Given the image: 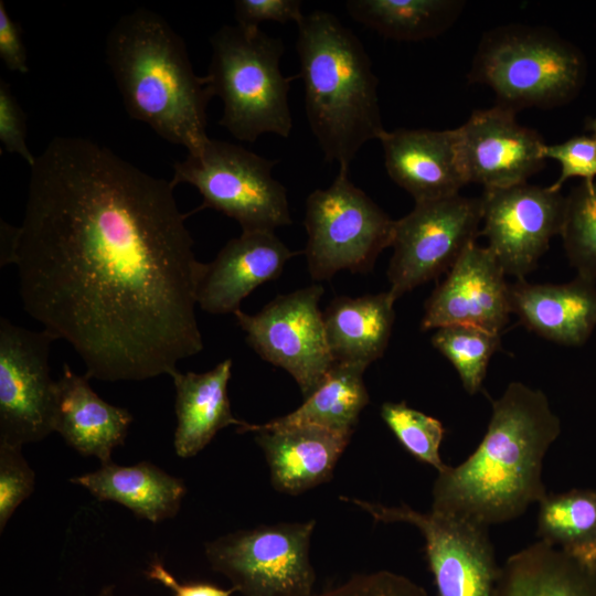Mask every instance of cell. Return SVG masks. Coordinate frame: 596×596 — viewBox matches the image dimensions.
Returning <instances> with one entry per match:
<instances>
[{
    "instance_id": "obj_1",
    "label": "cell",
    "mask_w": 596,
    "mask_h": 596,
    "mask_svg": "<svg viewBox=\"0 0 596 596\" xmlns=\"http://www.w3.org/2000/svg\"><path fill=\"white\" fill-rule=\"evenodd\" d=\"M13 264L24 310L102 381L171 375L203 349V269L171 181L82 137L30 166Z\"/></svg>"
},
{
    "instance_id": "obj_2",
    "label": "cell",
    "mask_w": 596,
    "mask_h": 596,
    "mask_svg": "<svg viewBox=\"0 0 596 596\" xmlns=\"http://www.w3.org/2000/svg\"><path fill=\"white\" fill-rule=\"evenodd\" d=\"M491 407L477 448L437 472L432 488V510L487 528L519 518L545 497L543 460L561 434L547 396L522 382H511Z\"/></svg>"
},
{
    "instance_id": "obj_3",
    "label": "cell",
    "mask_w": 596,
    "mask_h": 596,
    "mask_svg": "<svg viewBox=\"0 0 596 596\" xmlns=\"http://www.w3.org/2000/svg\"><path fill=\"white\" fill-rule=\"evenodd\" d=\"M105 51L127 113L188 153L202 150L210 140L206 107L214 95L168 22L142 8L125 14L110 30Z\"/></svg>"
},
{
    "instance_id": "obj_4",
    "label": "cell",
    "mask_w": 596,
    "mask_h": 596,
    "mask_svg": "<svg viewBox=\"0 0 596 596\" xmlns=\"http://www.w3.org/2000/svg\"><path fill=\"white\" fill-rule=\"evenodd\" d=\"M297 30L310 129L324 159L349 170L362 146L385 131L377 77L360 39L334 14H305Z\"/></svg>"
},
{
    "instance_id": "obj_5",
    "label": "cell",
    "mask_w": 596,
    "mask_h": 596,
    "mask_svg": "<svg viewBox=\"0 0 596 596\" xmlns=\"http://www.w3.org/2000/svg\"><path fill=\"white\" fill-rule=\"evenodd\" d=\"M207 78L223 103L219 124L242 141L263 134L288 138L292 129L290 82L280 70L284 44L258 30L223 25L210 39Z\"/></svg>"
},
{
    "instance_id": "obj_6",
    "label": "cell",
    "mask_w": 596,
    "mask_h": 596,
    "mask_svg": "<svg viewBox=\"0 0 596 596\" xmlns=\"http://www.w3.org/2000/svg\"><path fill=\"white\" fill-rule=\"evenodd\" d=\"M586 72L583 53L555 32L509 24L485 34L468 79L489 86L497 105L517 113L573 100L584 86Z\"/></svg>"
},
{
    "instance_id": "obj_7",
    "label": "cell",
    "mask_w": 596,
    "mask_h": 596,
    "mask_svg": "<svg viewBox=\"0 0 596 596\" xmlns=\"http://www.w3.org/2000/svg\"><path fill=\"white\" fill-rule=\"evenodd\" d=\"M392 220L368 194L339 172L327 189L306 200L307 266L315 280H328L341 270L370 272L380 253L391 246Z\"/></svg>"
},
{
    "instance_id": "obj_8",
    "label": "cell",
    "mask_w": 596,
    "mask_h": 596,
    "mask_svg": "<svg viewBox=\"0 0 596 596\" xmlns=\"http://www.w3.org/2000/svg\"><path fill=\"white\" fill-rule=\"evenodd\" d=\"M276 161L238 145L211 139L173 164L175 187L188 183L210 207L234 219L242 232L275 231L292 223L286 188L273 177Z\"/></svg>"
},
{
    "instance_id": "obj_9",
    "label": "cell",
    "mask_w": 596,
    "mask_h": 596,
    "mask_svg": "<svg viewBox=\"0 0 596 596\" xmlns=\"http://www.w3.org/2000/svg\"><path fill=\"white\" fill-rule=\"evenodd\" d=\"M315 520L238 530L205 545L213 571L243 596H310L316 573L310 562Z\"/></svg>"
},
{
    "instance_id": "obj_10",
    "label": "cell",
    "mask_w": 596,
    "mask_h": 596,
    "mask_svg": "<svg viewBox=\"0 0 596 596\" xmlns=\"http://www.w3.org/2000/svg\"><path fill=\"white\" fill-rule=\"evenodd\" d=\"M376 522L407 523L425 540V557L437 596H493L500 566L489 528L453 514L419 512L407 504L385 505L341 497Z\"/></svg>"
},
{
    "instance_id": "obj_11",
    "label": "cell",
    "mask_w": 596,
    "mask_h": 596,
    "mask_svg": "<svg viewBox=\"0 0 596 596\" xmlns=\"http://www.w3.org/2000/svg\"><path fill=\"white\" fill-rule=\"evenodd\" d=\"M481 222V196L459 193L417 202L396 220L387 268L389 291L394 299L449 270L476 243Z\"/></svg>"
},
{
    "instance_id": "obj_12",
    "label": "cell",
    "mask_w": 596,
    "mask_h": 596,
    "mask_svg": "<svg viewBox=\"0 0 596 596\" xmlns=\"http://www.w3.org/2000/svg\"><path fill=\"white\" fill-rule=\"evenodd\" d=\"M323 292V287L315 284L277 296L255 315L241 309L234 312L249 347L265 361L289 373L305 398L336 363L319 309Z\"/></svg>"
},
{
    "instance_id": "obj_13",
    "label": "cell",
    "mask_w": 596,
    "mask_h": 596,
    "mask_svg": "<svg viewBox=\"0 0 596 596\" xmlns=\"http://www.w3.org/2000/svg\"><path fill=\"white\" fill-rule=\"evenodd\" d=\"M46 330L32 331L0 319V443L23 446L54 432L55 386Z\"/></svg>"
},
{
    "instance_id": "obj_14",
    "label": "cell",
    "mask_w": 596,
    "mask_h": 596,
    "mask_svg": "<svg viewBox=\"0 0 596 596\" xmlns=\"http://www.w3.org/2000/svg\"><path fill=\"white\" fill-rule=\"evenodd\" d=\"M482 230L505 275L525 279L563 226L566 196L528 182L485 190Z\"/></svg>"
},
{
    "instance_id": "obj_15",
    "label": "cell",
    "mask_w": 596,
    "mask_h": 596,
    "mask_svg": "<svg viewBox=\"0 0 596 596\" xmlns=\"http://www.w3.org/2000/svg\"><path fill=\"white\" fill-rule=\"evenodd\" d=\"M456 134L468 183L485 190L525 183L544 167L541 136L500 105L475 110Z\"/></svg>"
},
{
    "instance_id": "obj_16",
    "label": "cell",
    "mask_w": 596,
    "mask_h": 596,
    "mask_svg": "<svg viewBox=\"0 0 596 596\" xmlns=\"http://www.w3.org/2000/svg\"><path fill=\"white\" fill-rule=\"evenodd\" d=\"M505 274L486 246H469L425 301L423 331L475 326L501 333L511 315Z\"/></svg>"
},
{
    "instance_id": "obj_17",
    "label": "cell",
    "mask_w": 596,
    "mask_h": 596,
    "mask_svg": "<svg viewBox=\"0 0 596 596\" xmlns=\"http://www.w3.org/2000/svg\"><path fill=\"white\" fill-rule=\"evenodd\" d=\"M274 231L242 232L211 263H203L196 290L200 308L212 315L233 313L258 286L274 280L298 255Z\"/></svg>"
},
{
    "instance_id": "obj_18",
    "label": "cell",
    "mask_w": 596,
    "mask_h": 596,
    "mask_svg": "<svg viewBox=\"0 0 596 596\" xmlns=\"http://www.w3.org/2000/svg\"><path fill=\"white\" fill-rule=\"evenodd\" d=\"M384 166L394 183L415 203L451 196L468 184L455 129L385 130L381 138Z\"/></svg>"
},
{
    "instance_id": "obj_19",
    "label": "cell",
    "mask_w": 596,
    "mask_h": 596,
    "mask_svg": "<svg viewBox=\"0 0 596 596\" xmlns=\"http://www.w3.org/2000/svg\"><path fill=\"white\" fill-rule=\"evenodd\" d=\"M237 432L255 434L272 486L287 494H300L329 481L352 436L313 425L265 429L246 423Z\"/></svg>"
},
{
    "instance_id": "obj_20",
    "label": "cell",
    "mask_w": 596,
    "mask_h": 596,
    "mask_svg": "<svg viewBox=\"0 0 596 596\" xmlns=\"http://www.w3.org/2000/svg\"><path fill=\"white\" fill-rule=\"evenodd\" d=\"M511 313L530 331L551 342L583 345L596 328V281L577 275L565 284L509 285Z\"/></svg>"
},
{
    "instance_id": "obj_21",
    "label": "cell",
    "mask_w": 596,
    "mask_h": 596,
    "mask_svg": "<svg viewBox=\"0 0 596 596\" xmlns=\"http://www.w3.org/2000/svg\"><path fill=\"white\" fill-rule=\"evenodd\" d=\"M88 380L64 363L55 386L54 432L81 455L107 464L114 448L124 444L132 416L100 398Z\"/></svg>"
},
{
    "instance_id": "obj_22",
    "label": "cell",
    "mask_w": 596,
    "mask_h": 596,
    "mask_svg": "<svg viewBox=\"0 0 596 596\" xmlns=\"http://www.w3.org/2000/svg\"><path fill=\"white\" fill-rule=\"evenodd\" d=\"M232 360L225 359L204 373L175 370L170 376L175 387L177 428L173 446L181 458L200 453L223 428L247 422L237 419L231 409L227 384Z\"/></svg>"
},
{
    "instance_id": "obj_23",
    "label": "cell",
    "mask_w": 596,
    "mask_h": 596,
    "mask_svg": "<svg viewBox=\"0 0 596 596\" xmlns=\"http://www.w3.org/2000/svg\"><path fill=\"white\" fill-rule=\"evenodd\" d=\"M390 291L338 296L326 308L323 323L334 362L369 366L382 358L395 320Z\"/></svg>"
},
{
    "instance_id": "obj_24",
    "label": "cell",
    "mask_w": 596,
    "mask_h": 596,
    "mask_svg": "<svg viewBox=\"0 0 596 596\" xmlns=\"http://www.w3.org/2000/svg\"><path fill=\"white\" fill-rule=\"evenodd\" d=\"M71 482L86 488L98 500L117 502L152 523L173 518L185 494L182 479L148 461L134 466L109 461L95 471L71 478Z\"/></svg>"
},
{
    "instance_id": "obj_25",
    "label": "cell",
    "mask_w": 596,
    "mask_h": 596,
    "mask_svg": "<svg viewBox=\"0 0 596 596\" xmlns=\"http://www.w3.org/2000/svg\"><path fill=\"white\" fill-rule=\"evenodd\" d=\"M493 596H596V575L539 540L500 566Z\"/></svg>"
},
{
    "instance_id": "obj_26",
    "label": "cell",
    "mask_w": 596,
    "mask_h": 596,
    "mask_svg": "<svg viewBox=\"0 0 596 596\" xmlns=\"http://www.w3.org/2000/svg\"><path fill=\"white\" fill-rule=\"evenodd\" d=\"M366 366L338 363L305 402L287 415L257 424L265 429L313 425L352 435L370 397L363 381Z\"/></svg>"
},
{
    "instance_id": "obj_27",
    "label": "cell",
    "mask_w": 596,
    "mask_h": 596,
    "mask_svg": "<svg viewBox=\"0 0 596 596\" xmlns=\"http://www.w3.org/2000/svg\"><path fill=\"white\" fill-rule=\"evenodd\" d=\"M465 1L459 0H349V15L384 38L423 41L448 30Z\"/></svg>"
},
{
    "instance_id": "obj_28",
    "label": "cell",
    "mask_w": 596,
    "mask_h": 596,
    "mask_svg": "<svg viewBox=\"0 0 596 596\" xmlns=\"http://www.w3.org/2000/svg\"><path fill=\"white\" fill-rule=\"evenodd\" d=\"M538 504L539 540L560 549L596 575V490L546 493Z\"/></svg>"
},
{
    "instance_id": "obj_29",
    "label": "cell",
    "mask_w": 596,
    "mask_h": 596,
    "mask_svg": "<svg viewBox=\"0 0 596 596\" xmlns=\"http://www.w3.org/2000/svg\"><path fill=\"white\" fill-rule=\"evenodd\" d=\"M433 347L455 368L465 391L477 394L487 374L491 356L500 348L499 332L475 326H448L436 329Z\"/></svg>"
},
{
    "instance_id": "obj_30",
    "label": "cell",
    "mask_w": 596,
    "mask_h": 596,
    "mask_svg": "<svg viewBox=\"0 0 596 596\" xmlns=\"http://www.w3.org/2000/svg\"><path fill=\"white\" fill-rule=\"evenodd\" d=\"M560 235L577 275L596 281V180L583 181L566 195Z\"/></svg>"
},
{
    "instance_id": "obj_31",
    "label": "cell",
    "mask_w": 596,
    "mask_h": 596,
    "mask_svg": "<svg viewBox=\"0 0 596 596\" xmlns=\"http://www.w3.org/2000/svg\"><path fill=\"white\" fill-rule=\"evenodd\" d=\"M381 417L402 447L416 460L441 471L447 465L440 456L445 435L441 422L407 405L406 402H385Z\"/></svg>"
},
{
    "instance_id": "obj_32",
    "label": "cell",
    "mask_w": 596,
    "mask_h": 596,
    "mask_svg": "<svg viewBox=\"0 0 596 596\" xmlns=\"http://www.w3.org/2000/svg\"><path fill=\"white\" fill-rule=\"evenodd\" d=\"M22 447L0 443V531L15 509L34 490L35 475L22 455Z\"/></svg>"
},
{
    "instance_id": "obj_33",
    "label": "cell",
    "mask_w": 596,
    "mask_h": 596,
    "mask_svg": "<svg viewBox=\"0 0 596 596\" xmlns=\"http://www.w3.org/2000/svg\"><path fill=\"white\" fill-rule=\"evenodd\" d=\"M310 596H428L426 589L411 578L391 571L356 573Z\"/></svg>"
},
{
    "instance_id": "obj_34",
    "label": "cell",
    "mask_w": 596,
    "mask_h": 596,
    "mask_svg": "<svg viewBox=\"0 0 596 596\" xmlns=\"http://www.w3.org/2000/svg\"><path fill=\"white\" fill-rule=\"evenodd\" d=\"M544 159H553L561 166L560 177L549 188L561 192L571 178L585 182L596 180V139L593 136H574L561 143L544 145Z\"/></svg>"
},
{
    "instance_id": "obj_35",
    "label": "cell",
    "mask_w": 596,
    "mask_h": 596,
    "mask_svg": "<svg viewBox=\"0 0 596 596\" xmlns=\"http://www.w3.org/2000/svg\"><path fill=\"white\" fill-rule=\"evenodd\" d=\"M234 15L238 26L258 30L265 21L298 24L305 14L299 0H236Z\"/></svg>"
},
{
    "instance_id": "obj_36",
    "label": "cell",
    "mask_w": 596,
    "mask_h": 596,
    "mask_svg": "<svg viewBox=\"0 0 596 596\" xmlns=\"http://www.w3.org/2000/svg\"><path fill=\"white\" fill-rule=\"evenodd\" d=\"M25 115L10 86L0 81V141L11 153L22 157L30 166L35 157L26 146Z\"/></svg>"
},
{
    "instance_id": "obj_37",
    "label": "cell",
    "mask_w": 596,
    "mask_h": 596,
    "mask_svg": "<svg viewBox=\"0 0 596 596\" xmlns=\"http://www.w3.org/2000/svg\"><path fill=\"white\" fill-rule=\"evenodd\" d=\"M0 57L6 67L12 72H29L26 52L19 24L14 22L0 1Z\"/></svg>"
},
{
    "instance_id": "obj_38",
    "label": "cell",
    "mask_w": 596,
    "mask_h": 596,
    "mask_svg": "<svg viewBox=\"0 0 596 596\" xmlns=\"http://www.w3.org/2000/svg\"><path fill=\"white\" fill-rule=\"evenodd\" d=\"M146 574L150 579L156 581L171 589L174 596H231L235 592L233 587L224 589L216 585L204 582L180 583L158 561L150 564Z\"/></svg>"
},
{
    "instance_id": "obj_39",
    "label": "cell",
    "mask_w": 596,
    "mask_h": 596,
    "mask_svg": "<svg viewBox=\"0 0 596 596\" xmlns=\"http://www.w3.org/2000/svg\"><path fill=\"white\" fill-rule=\"evenodd\" d=\"M17 227L1 220V267L13 264V254L15 248Z\"/></svg>"
},
{
    "instance_id": "obj_40",
    "label": "cell",
    "mask_w": 596,
    "mask_h": 596,
    "mask_svg": "<svg viewBox=\"0 0 596 596\" xmlns=\"http://www.w3.org/2000/svg\"><path fill=\"white\" fill-rule=\"evenodd\" d=\"M586 130L590 131L592 132L590 136H593L596 139V117L589 119L586 123Z\"/></svg>"
},
{
    "instance_id": "obj_41",
    "label": "cell",
    "mask_w": 596,
    "mask_h": 596,
    "mask_svg": "<svg viewBox=\"0 0 596 596\" xmlns=\"http://www.w3.org/2000/svg\"><path fill=\"white\" fill-rule=\"evenodd\" d=\"M97 596H115L114 587L107 586L103 588Z\"/></svg>"
}]
</instances>
